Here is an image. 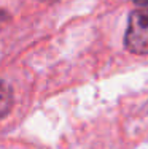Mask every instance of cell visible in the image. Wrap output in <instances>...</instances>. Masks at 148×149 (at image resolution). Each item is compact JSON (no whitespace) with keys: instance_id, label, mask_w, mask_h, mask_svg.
Instances as JSON below:
<instances>
[{"instance_id":"obj_3","label":"cell","mask_w":148,"mask_h":149,"mask_svg":"<svg viewBox=\"0 0 148 149\" xmlns=\"http://www.w3.org/2000/svg\"><path fill=\"white\" fill-rule=\"evenodd\" d=\"M135 3H140V5H148V0H134Z\"/></svg>"},{"instance_id":"obj_5","label":"cell","mask_w":148,"mask_h":149,"mask_svg":"<svg viewBox=\"0 0 148 149\" xmlns=\"http://www.w3.org/2000/svg\"><path fill=\"white\" fill-rule=\"evenodd\" d=\"M0 17H2V15H0Z\"/></svg>"},{"instance_id":"obj_2","label":"cell","mask_w":148,"mask_h":149,"mask_svg":"<svg viewBox=\"0 0 148 149\" xmlns=\"http://www.w3.org/2000/svg\"><path fill=\"white\" fill-rule=\"evenodd\" d=\"M13 106V92L11 87L5 83L3 79H0V119L5 118Z\"/></svg>"},{"instance_id":"obj_4","label":"cell","mask_w":148,"mask_h":149,"mask_svg":"<svg viewBox=\"0 0 148 149\" xmlns=\"http://www.w3.org/2000/svg\"><path fill=\"white\" fill-rule=\"evenodd\" d=\"M43 2H54V0H43Z\"/></svg>"},{"instance_id":"obj_1","label":"cell","mask_w":148,"mask_h":149,"mask_svg":"<svg viewBox=\"0 0 148 149\" xmlns=\"http://www.w3.org/2000/svg\"><path fill=\"white\" fill-rule=\"evenodd\" d=\"M124 46L134 54H148V10H137L129 16Z\"/></svg>"}]
</instances>
